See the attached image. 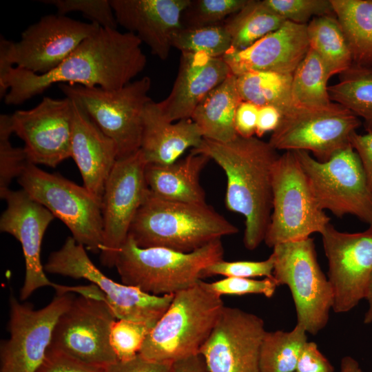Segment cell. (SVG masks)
I'll return each mask as SVG.
<instances>
[{
	"label": "cell",
	"instance_id": "26",
	"mask_svg": "<svg viewBox=\"0 0 372 372\" xmlns=\"http://www.w3.org/2000/svg\"><path fill=\"white\" fill-rule=\"evenodd\" d=\"M209 158L191 151L185 158L167 165L147 164L145 177L149 192L167 200L203 204L205 192L199 182Z\"/></svg>",
	"mask_w": 372,
	"mask_h": 372
},
{
	"label": "cell",
	"instance_id": "40",
	"mask_svg": "<svg viewBox=\"0 0 372 372\" xmlns=\"http://www.w3.org/2000/svg\"><path fill=\"white\" fill-rule=\"evenodd\" d=\"M41 2L54 6L58 14L65 16L71 12H80L101 28L117 29L118 23L110 0H44Z\"/></svg>",
	"mask_w": 372,
	"mask_h": 372
},
{
	"label": "cell",
	"instance_id": "45",
	"mask_svg": "<svg viewBox=\"0 0 372 372\" xmlns=\"http://www.w3.org/2000/svg\"><path fill=\"white\" fill-rule=\"evenodd\" d=\"M172 364L145 359L139 354L129 361H117L103 368L102 372H171Z\"/></svg>",
	"mask_w": 372,
	"mask_h": 372
},
{
	"label": "cell",
	"instance_id": "52",
	"mask_svg": "<svg viewBox=\"0 0 372 372\" xmlns=\"http://www.w3.org/2000/svg\"></svg>",
	"mask_w": 372,
	"mask_h": 372
},
{
	"label": "cell",
	"instance_id": "23",
	"mask_svg": "<svg viewBox=\"0 0 372 372\" xmlns=\"http://www.w3.org/2000/svg\"><path fill=\"white\" fill-rule=\"evenodd\" d=\"M231 74L223 57L181 53L171 92L159 102L164 116L171 122L191 118L199 103Z\"/></svg>",
	"mask_w": 372,
	"mask_h": 372
},
{
	"label": "cell",
	"instance_id": "27",
	"mask_svg": "<svg viewBox=\"0 0 372 372\" xmlns=\"http://www.w3.org/2000/svg\"><path fill=\"white\" fill-rule=\"evenodd\" d=\"M242 101L236 76L231 74L199 103L191 119L200 129L203 138L230 141L238 136L234 121Z\"/></svg>",
	"mask_w": 372,
	"mask_h": 372
},
{
	"label": "cell",
	"instance_id": "12",
	"mask_svg": "<svg viewBox=\"0 0 372 372\" xmlns=\"http://www.w3.org/2000/svg\"><path fill=\"white\" fill-rule=\"evenodd\" d=\"M100 26L60 14H47L29 25L19 41L0 37V74L16 67L43 74L57 68Z\"/></svg>",
	"mask_w": 372,
	"mask_h": 372
},
{
	"label": "cell",
	"instance_id": "10",
	"mask_svg": "<svg viewBox=\"0 0 372 372\" xmlns=\"http://www.w3.org/2000/svg\"><path fill=\"white\" fill-rule=\"evenodd\" d=\"M18 183L34 200L70 229L73 238L92 253H100L103 224L101 200L84 186L29 164Z\"/></svg>",
	"mask_w": 372,
	"mask_h": 372
},
{
	"label": "cell",
	"instance_id": "19",
	"mask_svg": "<svg viewBox=\"0 0 372 372\" xmlns=\"http://www.w3.org/2000/svg\"><path fill=\"white\" fill-rule=\"evenodd\" d=\"M266 331L260 317L225 306L199 354L209 372H261L260 351Z\"/></svg>",
	"mask_w": 372,
	"mask_h": 372
},
{
	"label": "cell",
	"instance_id": "36",
	"mask_svg": "<svg viewBox=\"0 0 372 372\" xmlns=\"http://www.w3.org/2000/svg\"><path fill=\"white\" fill-rule=\"evenodd\" d=\"M249 0H190L181 16L183 28H192L223 23L240 10Z\"/></svg>",
	"mask_w": 372,
	"mask_h": 372
},
{
	"label": "cell",
	"instance_id": "37",
	"mask_svg": "<svg viewBox=\"0 0 372 372\" xmlns=\"http://www.w3.org/2000/svg\"><path fill=\"white\" fill-rule=\"evenodd\" d=\"M14 134L11 115H0V197L10 190L14 178H19L30 164L23 147H13L10 136Z\"/></svg>",
	"mask_w": 372,
	"mask_h": 372
},
{
	"label": "cell",
	"instance_id": "1",
	"mask_svg": "<svg viewBox=\"0 0 372 372\" xmlns=\"http://www.w3.org/2000/svg\"><path fill=\"white\" fill-rule=\"evenodd\" d=\"M141 43L131 32L100 28L48 73L39 74L17 67L9 68L0 76V97L7 105H21L56 83L108 90L121 88L146 66Z\"/></svg>",
	"mask_w": 372,
	"mask_h": 372
},
{
	"label": "cell",
	"instance_id": "39",
	"mask_svg": "<svg viewBox=\"0 0 372 372\" xmlns=\"http://www.w3.org/2000/svg\"><path fill=\"white\" fill-rule=\"evenodd\" d=\"M285 21L307 25L313 18L335 15L331 0H262Z\"/></svg>",
	"mask_w": 372,
	"mask_h": 372
},
{
	"label": "cell",
	"instance_id": "22",
	"mask_svg": "<svg viewBox=\"0 0 372 372\" xmlns=\"http://www.w3.org/2000/svg\"><path fill=\"white\" fill-rule=\"evenodd\" d=\"M190 0H110L118 25L135 34L161 60L170 53L173 34Z\"/></svg>",
	"mask_w": 372,
	"mask_h": 372
},
{
	"label": "cell",
	"instance_id": "8",
	"mask_svg": "<svg viewBox=\"0 0 372 372\" xmlns=\"http://www.w3.org/2000/svg\"><path fill=\"white\" fill-rule=\"evenodd\" d=\"M330 218L321 209L293 151L280 155L273 170L272 211L265 242L269 247L321 233Z\"/></svg>",
	"mask_w": 372,
	"mask_h": 372
},
{
	"label": "cell",
	"instance_id": "3",
	"mask_svg": "<svg viewBox=\"0 0 372 372\" xmlns=\"http://www.w3.org/2000/svg\"><path fill=\"white\" fill-rule=\"evenodd\" d=\"M238 229L207 203L164 200L149 193L128 236L140 247H163L189 253Z\"/></svg>",
	"mask_w": 372,
	"mask_h": 372
},
{
	"label": "cell",
	"instance_id": "9",
	"mask_svg": "<svg viewBox=\"0 0 372 372\" xmlns=\"http://www.w3.org/2000/svg\"><path fill=\"white\" fill-rule=\"evenodd\" d=\"M313 196L323 211L353 215L372 225V192L360 159L349 145L320 162L305 151H293Z\"/></svg>",
	"mask_w": 372,
	"mask_h": 372
},
{
	"label": "cell",
	"instance_id": "6",
	"mask_svg": "<svg viewBox=\"0 0 372 372\" xmlns=\"http://www.w3.org/2000/svg\"><path fill=\"white\" fill-rule=\"evenodd\" d=\"M271 254L273 278L278 287H289L297 323L307 333L317 335L328 323L333 293L318 262L314 239L309 237L278 244L273 247Z\"/></svg>",
	"mask_w": 372,
	"mask_h": 372
},
{
	"label": "cell",
	"instance_id": "47",
	"mask_svg": "<svg viewBox=\"0 0 372 372\" xmlns=\"http://www.w3.org/2000/svg\"><path fill=\"white\" fill-rule=\"evenodd\" d=\"M350 143L362 163L368 185L372 192V133L353 134Z\"/></svg>",
	"mask_w": 372,
	"mask_h": 372
},
{
	"label": "cell",
	"instance_id": "33",
	"mask_svg": "<svg viewBox=\"0 0 372 372\" xmlns=\"http://www.w3.org/2000/svg\"><path fill=\"white\" fill-rule=\"evenodd\" d=\"M307 342V331L298 323L289 331H266L260 351L261 372H294Z\"/></svg>",
	"mask_w": 372,
	"mask_h": 372
},
{
	"label": "cell",
	"instance_id": "21",
	"mask_svg": "<svg viewBox=\"0 0 372 372\" xmlns=\"http://www.w3.org/2000/svg\"><path fill=\"white\" fill-rule=\"evenodd\" d=\"M309 49L307 25L285 21L247 48L230 49L223 58L235 76L249 71L293 74Z\"/></svg>",
	"mask_w": 372,
	"mask_h": 372
},
{
	"label": "cell",
	"instance_id": "25",
	"mask_svg": "<svg viewBox=\"0 0 372 372\" xmlns=\"http://www.w3.org/2000/svg\"><path fill=\"white\" fill-rule=\"evenodd\" d=\"M203 139L200 129L191 118L174 123L165 118L159 102L151 100L146 105L139 149L147 164H172L187 149L199 147Z\"/></svg>",
	"mask_w": 372,
	"mask_h": 372
},
{
	"label": "cell",
	"instance_id": "43",
	"mask_svg": "<svg viewBox=\"0 0 372 372\" xmlns=\"http://www.w3.org/2000/svg\"><path fill=\"white\" fill-rule=\"evenodd\" d=\"M100 367L83 362L60 350L48 348L36 372H102Z\"/></svg>",
	"mask_w": 372,
	"mask_h": 372
},
{
	"label": "cell",
	"instance_id": "51",
	"mask_svg": "<svg viewBox=\"0 0 372 372\" xmlns=\"http://www.w3.org/2000/svg\"><path fill=\"white\" fill-rule=\"evenodd\" d=\"M364 300L367 302V309L363 318V322L365 324L372 323V274L367 287Z\"/></svg>",
	"mask_w": 372,
	"mask_h": 372
},
{
	"label": "cell",
	"instance_id": "24",
	"mask_svg": "<svg viewBox=\"0 0 372 372\" xmlns=\"http://www.w3.org/2000/svg\"><path fill=\"white\" fill-rule=\"evenodd\" d=\"M72 100L74 116L71 158L79 169L83 186L101 200L105 183L118 159L117 146L82 106Z\"/></svg>",
	"mask_w": 372,
	"mask_h": 372
},
{
	"label": "cell",
	"instance_id": "31",
	"mask_svg": "<svg viewBox=\"0 0 372 372\" xmlns=\"http://www.w3.org/2000/svg\"><path fill=\"white\" fill-rule=\"evenodd\" d=\"M285 22V20L269 8L263 1L249 0L223 24L231 37V49L241 50L278 30Z\"/></svg>",
	"mask_w": 372,
	"mask_h": 372
},
{
	"label": "cell",
	"instance_id": "32",
	"mask_svg": "<svg viewBox=\"0 0 372 372\" xmlns=\"http://www.w3.org/2000/svg\"><path fill=\"white\" fill-rule=\"evenodd\" d=\"M331 101L364 120L372 133V68L353 64L340 74L339 81L328 87Z\"/></svg>",
	"mask_w": 372,
	"mask_h": 372
},
{
	"label": "cell",
	"instance_id": "16",
	"mask_svg": "<svg viewBox=\"0 0 372 372\" xmlns=\"http://www.w3.org/2000/svg\"><path fill=\"white\" fill-rule=\"evenodd\" d=\"M321 236L333 293L332 309L349 312L364 299L372 274V225L349 233L329 223Z\"/></svg>",
	"mask_w": 372,
	"mask_h": 372
},
{
	"label": "cell",
	"instance_id": "49",
	"mask_svg": "<svg viewBox=\"0 0 372 372\" xmlns=\"http://www.w3.org/2000/svg\"><path fill=\"white\" fill-rule=\"evenodd\" d=\"M171 372H209L200 354L172 364Z\"/></svg>",
	"mask_w": 372,
	"mask_h": 372
},
{
	"label": "cell",
	"instance_id": "13",
	"mask_svg": "<svg viewBox=\"0 0 372 372\" xmlns=\"http://www.w3.org/2000/svg\"><path fill=\"white\" fill-rule=\"evenodd\" d=\"M361 121L332 102L323 107L293 105L281 116L268 143L276 150L311 152L320 162L351 145V137Z\"/></svg>",
	"mask_w": 372,
	"mask_h": 372
},
{
	"label": "cell",
	"instance_id": "46",
	"mask_svg": "<svg viewBox=\"0 0 372 372\" xmlns=\"http://www.w3.org/2000/svg\"><path fill=\"white\" fill-rule=\"evenodd\" d=\"M259 107L256 105L242 101L235 115V129L238 136L250 138L256 134Z\"/></svg>",
	"mask_w": 372,
	"mask_h": 372
},
{
	"label": "cell",
	"instance_id": "11",
	"mask_svg": "<svg viewBox=\"0 0 372 372\" xmlns=\"http://www.w3.org/2000/svg\"><path fill=\"white\" fill-rule=\"evenodd\" d=\"M43 266L45 272L91 282L105 295L117 320L154 327L174 298V294L155 296L108 278L92 262L85 247L72 236L68 237L59 249L50 254Z\"/></svg>",
	"mask_w": 372,
	"mask_h": 372
},
{
	"label": "cell",
	"instance_id": "20",
	"mask_svg": "<svg viewBox=\"0 0 372 372\" xmlns=\"http://www.w3.org/2000/svg\"><path fill=\"white\" fill-rule=\"evenodd\" d=\"M6 209L0 218V230L14 236L21 245L25 259V278L20 300H25L37 289L53 287L56 293H70L72 286L52 282L46 276L41 260L43 238L55 218L44 206L23 189H10L2 198Z\"/></svg>",
	"mask_w": 372,
	"mask_h": 372
},
{
	"label": "cell",
	"instance_id": "7",
	"mask_svg": "<svg viewBox=\"0 0 372 372\" xmlns=\"http://www.w3.org/2000/svg\"><path fill=\"white\" fill-rule=\"evenodd\" d=\"M152 81L145 76L121 88L59 84L65 97L77 101L100 130L114 141L118 158L129 156L141 147L143 112L152 100L148 93Z\"/></svg>",
	"mask_w": 372,
	"mask_h": 372
},
{
	"label": "cell",
	"instance_id": "4",
	"mask_svg": "<svg viewBox=\"0 0 372 372\" xmlns=\"http://www.w3.org/2000/svg\"><path fill=\"white\" fill-rule=\"evenodd\" d=\"M224 307L221 296L208 290L201 280L175 293L139 355L150 361L173 364L199 354Z\"/></svg>",
	"mask_w": 372,
	"mask_h": 372
},
{
	"label": "cell",
	"instance_id": "41",
	"mask_svg": "<svg viewBox=\"0 0 372 372\" xmlns=\"http://www.w3.org/2000/svg\"><path fill=\"white\" fill-rule=\"evenodd\" d=\"M273 266L274 259L272 254L262 261H226L223 259L207 267L202 273V278L221 275L243 278H273Z\"/></svg>",
	"mask_w": 372,
	"mask_h": 372
},
{
	"label": "cell",
	"instance_id": "35",
	"mask_svg": "<svg viewBox=\"0 0 372 372\" xmlns=\"http://www.w3.org/2000/svg\"><path fill=\"white\" fill-rule=\"evenodd\" d=\"M172 46L181 53L200 52L223 57L231 48V40L223 23L199 28L182 27L173 34Z\"/></svg>",
	"mask_w": 372,
	"mask_h": 372
},
{
	"label": "cell",
	"instance_id": "5",
	"mask_svg": "<svg viewBox=\"0 0 372 372\" xmlns=\"http://www.w3.org/2000/svg\"><path fill=\"white\" fill-rule=\"evenodd\" d=\"M220 239L185 253L163 247H138L128 236L114 267L122 283L155 296L175 294L194 286L203 270L223 260Z\"/></svg>",
	"mask_w": 372,
	"mask_h": 372
},
{
	"label": "cell",
	"instance_id": "50",
	"mask_svg": "<svg viewBox=\"0 0 372 372\" xmlns=\"http://www.w3.org/2000/svg\"><path fill=\"white\" fill-rule=\"evenodd\" d=\"M340 372H363V371L355 359L347 355L341 360Z\"/></svg>",
	"mask_w": 372,
	"mask_h": 372
},
{
	"label": "cell",
	"instance_id": "38",
	"mask_svg": "<svg viewBox=\"0 0 372 372\" xmlns=\"http://www.w3.org/2000/svg\"><path fill=\"white\" fill-rule=\"evenodd\" d=\"M152 327L141 322L116 320L111 328L110 341L118 361H129L136 357Z\"/></svg>",
	"mask_w": 372,
	"mask_h": 372
},
{
	"label": "cell",
	"instance_id": "15",
	"mask_svg": "<svg viewBox=\"0 0 372 372\" xmlns=\"http://www.w3.org/2000/svg\"><path fill=\"white\" fill-rule=\"evenodd\" d=\"M74 298L70 293H56L48 305L35 310L10 297V335L1 345V372H36L45 358L59 318Z\"/></svg>",
	"mask_w": 372,
	"mask_h": 372
},
{
	"label": "cell",
	"instance_id": "28",
	"mask_svg": "<svg viewBox=\"0 0 372 372\" xmlns=\"http://www.w3.org/2000/svg\"><path fill=\"white\" fill-rule=\"evenodd\" d=\"M353 63L372 68V1L331 0Z\"/></svg>",
	"mask_w": 372,
	"mask_h": 372
},
{
	"label": "cell",
	"instance_id": "14",
	"mask_svg": "<svg viewBox=\"0 0 372 372\" xmlns=\"http://www.w3.org/2000/svg\"><path fill=\"white\" fill-rule=\"evenodd\" d=\"M146 165L139 149L118 158L107 180L101 200L103 238L100 259L104 266L114 267L134 218L149 193Z\"/></svg>",
	"mask_w": 372,
	"mask_h": 372
},
{
	"label": "cell",
	"instance_id": "29",
	"mask_svg": "<svg viewBox=\"0 0 372 372\" xmlns=\"http://www.w3.org/2000/svg\"><path fill=\"white\" fill-rule=\"evenodd\" d=\"M307 34L309 48L323 62L329 79L353 64L349 44L335 15L313 18L307 25Z\"/></svg>",
	"mask_w": 372,
	"mask_h": 372
},
{
	"label": "cell",
	"instance_id": "48",
	"mask_svg": "<svg viewBox=\"0 0 372 372\" xmlns=\"http://www.w3.org/2000/svg\"><path fill=\"white\" fill-rule=\"evenodd\" d=\"M282 114L278 109L271 105L259 107L256 135L262 137L278 127Z\"/></svg>",
	"mask_w": 372,
	"mask_h": 372
},
{
	"label": "cell",
	"instance_id": "30",
	"mask_svg": "<svg viewBox=\"0 0 372 372\" xmlns=\"http://www.w3.org/2000/svg\"><path fill=\"white\" fill-rule=\"evenodd\" d=\"M236 83L242 101L258 107L271 105L282 114L293 106L292 74L271 71H249L237 75Z\"/></svg>",
	"mask_w": 372,
	"mask_h": 372
},
{
	"label": "cell",
	"instance_id": "17",
	"mask_svg": "<svg viewBox=\"0 0 372 372\" xmlns=\"http://www.w3.org/2000/svg\"><path fill=\"white\" fill-rule=\"evenodd\" d=\"M116 320L106 302L79 295L59 318L49 347L92 365L108 366L118 361L110 341Z\"/></svg>",
	"mask_w": 372,
	"mask_h": 372
},
{
	"label": "cell",
	"instance_id": "18",
	"mask_svg": "<svg viewBox=\"0 0 372 372\" xmlns=\"http://www.w3.org/2000/svg\"><path fill=\"white\" fill-rule=\"evenodd\" d=\"M73 116L71 99L48 96L30 110L11 114L13 133L23 141L30 163L54 167L71 158Z\"/></svg>",
	"mask_w": 372,
	"mask_h": 372
},
{
	"label": "cell",
	"instance_id": "44",
	"mask_svg": "<svg viewBox=\"0 0 372 372\" xmlns=\"http://www.w3.org/2000/svg\"><path fill=\"white\" fill-rule=\"evenodd\" d=\"M294 372H334V368L314 342H307Z\"/></svg>",
	"mask_w": 372,
	"mask_h": 372
},
{
	"label": "cell",
	"instance_id": "34",
	"mask_svg": "<svg viewBox=\"0 0 372 372\" xmlns=\"http://www.w3.org/2000/svg\"><path fill=\"white\" fill-rule=\"evenodd\" d=\"M329 79L323 62L309 48L292 74L291 97L293 105L323 107L331 104L332 101L327 86Z\"/></svg>",
	"mask_w": 372,
	"mask_h": 372
},
{
	"label": "cell",
	"instance_id": "2",
	"mask_svg": "<svg viewBox=\"0 0 372 372\" xmlns=\"http://www.w3.org/2000/svg\"><path fill=\"white\" fill-rule=\"evenodd\" d=\"M191 151L214 161L227 177L225 205L245 218L243 242L249 250L264 241L272 211L273 170L279 157L268 142L237 136L228 142L203 138Z\"/></svg>",
	"mask_w": 372,
	"mask_h": 372
},
{
	"label": "cell",
	"instance_id": "42",
	"mask_svg": "<svg viewBox=\"0 0 372 372\" xmlns=\"http://www.w3.org/2000/svg\"><path fill=\"white\" fill-rule=\"evenodd\" d=\"M204 286L210 291L217 294L243 296L246 294H261L271 298L278 287L273 278H265L263 280L225 277L214 282L203 281Z\"/></svg>",
	"mask_w": 372,
	"mask_h": 372
}]
</instances>
